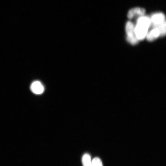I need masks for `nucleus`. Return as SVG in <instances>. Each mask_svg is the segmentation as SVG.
<instances>
[{
	"label": "nucleus",
	"mask_w": 166,
	"mask_h": 166,
	"mask_svg": "<svg viewBox=\"0 0 166 166\" xmlns=\"http://www.w3.org/2000/svg\"><path fill=\"white\" fill-rule=\"evenodd\" d=\"M160 36V32L158 28L155 27L150 31L148 32L146 37L148 41H151L157 38Z\"/></svg>",
	"instance_id": "obj_6"
},
{
	"label": "nucleus",
	"mask_w": 166,
	"mask_h": 166,
	"mask_svg": "<svg viewBox=\"0 0 166 166\" xmlns=\"http://www.w3.org/2000/svg\"><path fill=\"white\" fill-rule=\"evenodd\" d=\"M92 166H103L101 160L98 157L94 158L92 161Z\"/></svg>",
	"instance_id": "obj_9"
},
{
	"label": "nucleus",
	"mask_w": 166,
	"mask_h": 166,
	"mask_svg": "<svg viewBox=\"0 0 166 166\" xmlns=\"http://www.w3.org/2000/svg\"><path fill=\"white\" fill-rule=\"evenodd\" d=\"M145 12V10L143 8H134L129 10L127 14V17L129 19H131L136 15H144Z\"/></svg>",
	"instance_id": "obj_5"
},
{
	"label": "nucleus",
	"mask_w": 166,
	"mask_h": 166,
	"mask_svg": "<svg viewBox=\"0 0 166 166\" xmlns=\"http://www.w3.org/2000/svg\"><path fill=\"white\" fill-rule=\"evenodd\" d=\"M166 21L163 23L156 26L158 28L160 32V36H163L166 34Z\"/></svg>",
	"instance_id": "obj_8"
},
{
	"label": "nucleus",
	"mask_w": 166,
	"mask_h": 166,
	"mask_svg": "<svg viewBox=\"0 0 166 166\" xmlns=\"http://www.w3.org/2000/svg\"><path fill=\"white\" fill-rule=\"evenodd\" d=\"M30 89L34 93L37 94H40L43 93L44 90V88L40 81H35L31 84Z\"/></svg>",
	"instance_id": "obj_4"
},
{
	"label": "nucleus",
	"mask_w": 166,
	"mask_h": 166,
	"mask_svg": "<svg viewBox=\"0 0 166 166\" xmlns=\"http://www.w3.org/2000/svg\"><path fill=\"white\" fill-rule=\"evenodd\" d=\"M135 26L130 21L127 22L125 26V31L127 35L128 41L132 44H135L138 40L135 33Z\"/></svg>",
	"instance_id": "obj_2"
},
{
	"label": "nucleus",
	"mask_w": 166,
	"mask_h": 166,
	"mask_svg": "<svg viewBox=\"0 0 166 166\" xmlns=\"http://www.w3.org/2000/svg\"><path fill=\"white\" fill-rule=\"evenodd\" d=\"M151 24L156 27L165 21V17L163 13L159 12L152 14L150 18Z\"/></svg>",
	"instance_id": "obj_3"
},
{
	"label": "nucleus",
	"mask_w": 166,
	"mask_h": 166,
	"mask_svg": "<svg viewBox=\"0 0 166 166\" xmlns=\"http://www.w3.org/2000/svg\"><path fill=\"white\" fill-rule=\"evenodd\" d=\"M151 24L150 18L147 16H141L137 19L134 30L136 36L138 40H143L146 37Z\"/></svg>",
	"instance_id": "obj_1"
},
{
	"label": "nucleus",
	"mask_w": 166,
	"mask_h": 166,
	"mask_svg": "<svg viewBox=\"0 0 166 166\" xmlns=\"http://www.w3.org/2000/svg\"><path fill=\"white\" fill-rule=\"evenodd\" d=\"M91 157L88 153L85 154L82 158V162L83 166H92Z\"/></svg>",
	"instance_id": "obj_7"
}]
</instances>
